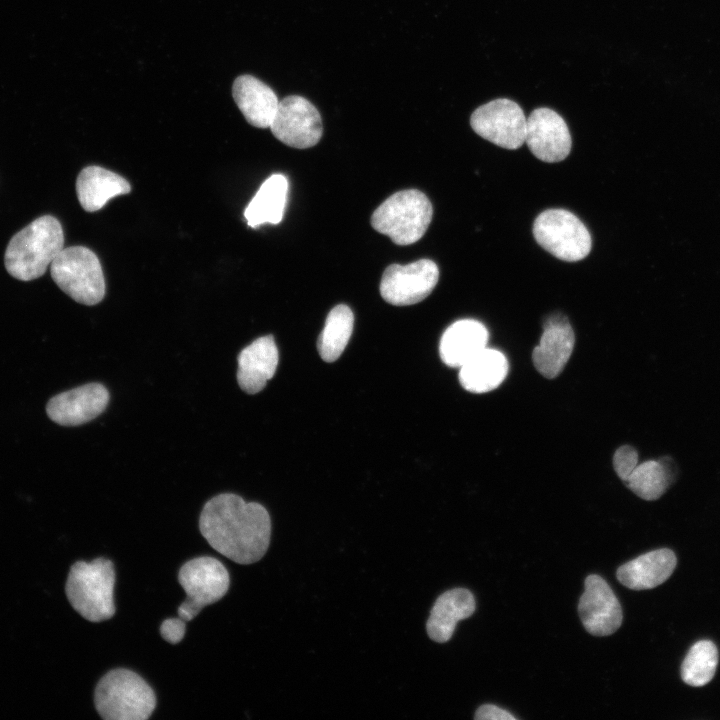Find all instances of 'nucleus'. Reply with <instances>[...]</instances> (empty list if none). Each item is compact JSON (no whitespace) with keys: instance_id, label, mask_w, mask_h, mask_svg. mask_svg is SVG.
<instances>
[{"instance_id":"nucleus-1","label":"nucleus","mask_w":720,"mask_h":720,"mask_svg":"<svg viewBox=\"0 0 720 720\" xmlns=\"http://www.w3.org/2000/svg\"><path fill=\"white\" fill-rule=\"evenodd\" d=\"M199 528L213 549L238 564L257 562L270 544L267 510L232 493L219 494L204 505Z\"/></svg>"},{"instance_id":"nucleus-2","label":"nucleus","mask_w":720,"mask_h":720,"mask_svg":"<svg viewBox=\"0 0 720 720\" xmlns=\"http://www.w3.org/2000/svg\"><path fill=\"white\" fill-rule=\"evenodd\" d=\"M63 248L60 222L51 215L41 216L11 238L5 251V268L18 280L39 278Z\"/></svg>"},{"instance_id":"nucleus-3","label":"nucleus","mask_w":720,"mask_h":720,"mask_svg":"<svg viewBox=\"0 0 720 720\" xmlns=\"http://www.w3.org/2000/svg\"><path fill=\"white\" fill-rule=\"evenodd\" d=\"M115 570L111 560L97 558L78 561L69 571L66 596L72 607L85 619L100 622L115 613L113 590Z\"/></svg>"},{"instance_id":"nucleus-4","label":"nucleus","mask_w":720,"mask_h":720,"mask_svg":"<svg viewBox=\"0 0 720 720\" xmlns=\"http://www.w3.org/2000/svg\"><path fill=\"white\" fill-rule=\"evenodd\" d=\"M95 708L105 720H145L156 706V696L148 683L135 672L118 668L98 682Z\"/></svg>"},{"instance_id":"nucleus-5","label":"nucleus","mask_w":720,"mask_h":720,"mask_svg":"<svg viewBox=\"0 0 720 720\" xmlns=\"http://www.w3.org/2000/svg\"><path fill=\"white\" fill-rule=\"evenodd\" d=\"M433 208L428 197L416 189L396 192L371 216V225L397 245L417 242L432 220Z\"/></svg>"},{"instance_id":"nucleus-6","label":"nucleus","mask_w":720,"mask_h":720,"mask_svg":"<svg viewBox=\"0 0 720 720\" xmlns=\"http://www.w3.org/2000/svg\"><path fill=\"white\" fill-rule=\"evenodd\" d=\"M57 286L80 304L95 305L105 295V280L96 254L84 246L63 248L50 265Z\"/></svg>"},{"instance_id":"nucleus-7","label":"nucleus","mask_w":720,"mask_h":720,"mask_svg":"<svg viewBox=\"0 0 720 720\" xmlns=\"http://www.w3.org/2000/svg\"><path fill=\"white\" fill-rule=\"evenodd\" d=\"M178 581L186 592V599L177 612L185 622L194 619L205 606L220 600L230 585L225 566L209 556L187 561L179 570Z\"/></svg>"},{"instance_id":"nucleus-8","label":"nucleus","mask_w":720,"mask_h":720,"mask_svg":"<svg viewBox=\"0 0 720 720\" xmlns=\"http://www.w3.org/2000/svg\"><path fill=\"white\" fill-rule=\"evenodd\" d=\"M533 235L542 248L563 261L582 260L592 247L586 226L564 209H548L539 214L533 224Z\"/></svg>"},{"instance_id":"nucleus-9","label":"nucleus","mask_w":720,"mask_h":720,"mask_svg":"<svg viewBox=\"0 0 720 720\" xmlns=\"http://www.w3.org/2000/svg\"><path fill=\"white\" fill-rule=\"evenodd\" d=\"M526 121L523 110L516 102L499 98L478 107L471 115L470 125L482 138L514 150L525 142Z\"/></svg>"},{"instance_id":"nucleus-10","label":"nucleus","mask_w":720,"mask_h":720,"mask_svg":"<svg viewBox=\"0 0 720 720\" xmlns=\"http://www.w3.org/2000/svg\"><path fill=\"white\" fill-rule=\"evenodd\" d=\"M269 128L279 141L297 149L315 146L323 133L319 111L310 101L298 95L285 97L279 102Z\"/></svg>"},{"instance_id":"nucleus-11","label":"nucleus","mask_w":720,"mask_h":720,"mask_svg":"<svg viewBox=\"0 0 720 720\" xmlns=\"http://www.w3.org/2000/svg\"><path fill=\"white\" fill-rule=\"evenodd\" d=\"M439 279L435 262L420 259L408 265L392 264L381 278L380 294L389 304L407 306L424 300Z\"/></svg>"},{"instance_id":"nucleus-12","label":"nucleus","mask_w":720,"mask_h":720,"mask_svg":"<svg viewBox=\"0 0 720 720\" xmlns=\"http://www.w3.org/2000/svg\"><path fill=\"white\" fill-rule=\"evenodd\" d=\"M578 613L584 628L594 636H608L622 624L621 605L613 590L599 575L585 579V589L578 603Z\"/></svg>"},{"instance_id":"nucleus-13","label":"nucleus","mask_w":720,"mask_h":720,"mask_svg":"<svg viewBox=\"0 0 720 720\" xmlns=\"http://www.w3.org/2000/svg\"><path fill=\"white\" fill-rule=\"evenodd\" d=\"M525 143L536 158L555 163L569 155L572 140L563 118L554 110L541 107L526 121Z\"/></svg>"},{"instance_id":"nucleus-14","label":"nucleus","mask_w":720,"mask_h":720,"mask_svg":"<svg viewBox=\"0 0 720 720\" xmlns=\"http://www.w3.org/2000/svg\"><path fill=\"white\" fill-rule=\"evenodd\" d=\"M109 402V392L100 383H90L52 397L46 406L49 418L59 425L77 426L100 415Z\"/></svg>"},{"instance_id":"nucleus-15","label":"nucleus","mask_w":720,"mask_h":720,"mask_svg":"<svg viewBox=\"0 0 720 720\" xmlns=\"http://www.w3.org/2000/svg\"><path fill=\"white\" fill-rule=\"evenodd\" d=\"M575 344V334L566 317L555 315L548 319L539 344L534 348L532 361L544 377H557L566 366Z\"/></svg>"},{"instance_id":"nucleus-16","label":"nucleus","mask_w":720,"mask_h":720,"mask_svg":"<svg viewBox=\"0 0 720 720\" xmlns=\"http://www.w3.org/2000/svg\"><path fill=\"white\" fill-rule=\"evenodd\" d=\"M278 348L273 336H262L246 346L238 355L237 381L248 394L260 392L277 369Z\"/></svg>"},{"instance_id":"nucleus-17","label":"nucleus","mask_w":720,"mask_h":720,"mask_svg":"<svg viewBox=\"0 0 720 720\" xmlns=\"http://www.w3.org/2000/svg\"><path fill=\"white\" fill-rule=\"evenodd\" d=\"M677 564L674 552L662 548L621 565L616 573L621 584L632 590L652 589L665 582Z\"/></svg>"},{"instance_id":"nucleus-18","label":"nucleus","mask_w":720,"mask_h":720,"mask_svg":"<svg viewBox=\"0 0 720 720\" xmlns=\"http://www.w3.org/2000/svg\"><path fill=\"white\" fill-rule=\"evenodd\" d=\"M233 98L246 121L257 128H268L278 108L275 92L251 75L237 77L232 87Z\"/></svg>"},{"instance_id":"nucleus-19","label":"nucleus","mask_w":720,"mask_h":720,"mask_svg":"<svg viewBox=\"0 0 720 720\" xmlns=\"http://www.w3.org/2000/svg\"><path fill=\"white\" fill-rule=\"evenodd\" d=\"M473 594L465 588L442 593L435 601L426 623L427 634L435 642L445 643L454 633L456 624L475 611Z\"/></svg>"},{"instance_id":"nucleus-20","label":"nucleus","mask_w":720,"mask_h":720,"mask_svg":"<svg viewBox=\"0 0 720 720\" xmlns=\"http://www.w3.org/2000/svg\"><path fill=\"white\" fill-rule=\"evenodd\" d=\"M488 331L479 321L462 319L451 324L443 333L439 352L442 361L450 367H461L486 348Z\"/></svg>"},{"instance_id":"nucleus-21","label":"nucleus","mask_w":720,"mask_h":720,"mask_svg":"<svg viewBox=\"0 0 720 720\" xmlns=\"http://www.w3.org/2000/svg\"><path fill=\"white\" fill-rule=\"evenodd\" d=\"M130 191L131 186L125 178L99 166L85 167L76 180L79 203L87 212L100 210L109 199Z\"/></svg>"},{"instance_id":"nucleus-22","label":"nucleus","mask_w":720,"mask_h":720,"mask_svg":"<svg viewBox=\"0 0 720 720\" xmlns=\"http://www.w3.org/2000/svg\"><path fill=\"white\" fill-rule=\"evenodd\" d=\"M507 372L506 357L486 347L460 367L459 382L467 391L485 393L497 388Z\"/></svg>"},{"instance_id":"nucleus-23","label":"nucleus","mask_w":720,"mask_h":720,"mask_svg":"<svg viewBox=\"0 0 720 720\" xmlns=\"http://www.w3.org/2000/svg\"><path fill=\"white\" fill-rule=\"evenodd\" d=\"M287 193L288 180L284 175L273 174L266 179L244 211L248 226L258 228L264 223L281 222Z\"/></svg>"},{"instance_id":"nucleus-24","label":"nucleus","mask_w":720,"mask_h":720,"mask_svg":"<svg viewBox=\"0 0 720 720\" xmlns=\"http://www.w3.org/2000/svg\"><path fill=\"white\" fill-rule=\"evenodd\" d=\"M354 325L352 310L344 304L335 306L328 314L317 347L326 362L337 360L346 348Z\"/></svg>"},{"instance_id":"nucleus-25","label":"nucleus","mask_w":720,"mask_h":720,"mask_svg":"<svg viewBox=\"0 0 720 720\" xmlns=\"http://www.w3.org/2000/svg\"><path fill=\"white\" fill-rule=\"evenodd\" d=\"M670 478L664 461L648 460L637 464L623 482L638 497L652 501L664 494Z\"/></svg>"},{"instance_id":"nucleus-26","label":"nucleus","mask_w":720,"mask_h":720,"mask_svg":"<svg viewBox=\"0 0 720 720\" xmlns=\"http://www.w3.org/2000/svg\"><path fill=\"white\" fill-rule=\"evenodd\" d=\"M718 664V650L709 640L696 642L681 666L682 680L693 687L706 685L714 677Z\"/></svg>"},{"instance_id":"nucleus-27","label":"nucleus","mask_w":720,"mask_h":720,"mask_svg":"<svg viewBox=\"0 0 720 720\" xmlns=\"http://www.w3.org/2000/svg\"><path fill=\"white\" fill-rule=\"evenodd\" d=\"M638 464L635 448L625 445L618 448L613 456V466L618 477L624 481Z\"/></svg>"},{"instance_id":"nucleus-28","label":"nucleus","mask_w":720,"mask_h":720,"mask_svg":"<svg viewBox=\"0 0 720 720\" xmlns=\"http://www.w3.org/2000/svg\"><path fill=\"white\" fill-rule=\"evenodd\" d=\"M185 623L179 617L164 620L160 627L161 636L171 644L179 643L185 635Z\"/></svg>"},{"instance_id":"nucleus-29","label":"nucleus","mask_w":720,"mask_h":720,"mask_svg":"<svg viewBox=\"0 0 720 720\" xmlns=\"http://www.w3.org/2000/svg\"><path fill=\"white\" fill-rule=\"evenodd\" d=\"M474 718L476 720H515L516 718L508 711L492 705L484 704L480 706L476 712Z\"/></svg>"}]
</instances>
